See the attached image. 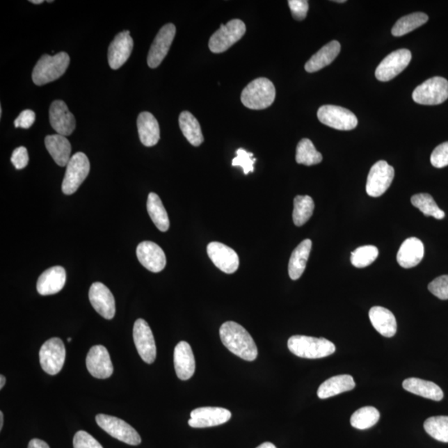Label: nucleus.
<instances>
[{"label": "nucleus", "instance_id": "1", "mask_svg": "<svg viewBox=\"0 0 448 448\" xmlns=\"http://www.w3.org/2000/svg\"><path fill=\"white\" fill-rule=\"evenodd\" d=\"M219 335L223 346L232 354L247 361L257 359L258 351L255 342L247 330L238 323H223L219 330Z\"/></svg>", "mask_w": 448, "mask_h": 448}, {"label": "nucleus", "instance_id": "2", "mask_svg": "<svg viewBox=\"0 0 448 448\" xmlns=\"http://www.w3.org/2000/svg\"><path fill=\"white\" fill-rule=\"evenodd\" d=\"M288 349L293 355L305 359H321L334 354L335 344L325 338L293 335L288 339Z\"/></svg>", "mask_w": 448, "mask_h": 448}, {"label": "nucleus", "instance_id": "3", "mask_svg": "<svg viewBox=\"0 0 448 448\" xmlns=\"http://www.w3.org/2000/svg\"><path fill=\"white\" fill-rule=\"evenodd\" d=\"M69 64L70 57L65 51L54 56L42 55L33 70V83L44 86L60 79L66 72Z\"/></svg>", "mask_w": 448, "mask_h": 448}, {"label": "nucleus", "instance_id": "4", "mask_svg": "<svg viewBox=\"0 0 448 448\" xmlns=\"http://www.w3.org/2000/svg\"><path fill=\"white\" fill-rule=\"evenodd\" d=\"M275 89L271 81L260 77L250 83L241 95L243 104L252 110L268 109L275 101Z\"/></svg>", "mask_w": 448, "mask_h": 448}, {"label": "nucleus", "instance_id": "5", "mask_svg": "<svg viewBox=\"0 0 448 448\" xmlns=\"http://www.w3.org/2000/svg\"><path fill=\"white\" fill-rule=\"evenodd\" d=\"M448 98V81L434 77L422 83L413 93V99L417 104L434 106L442 104Z\"/></svg>", "mask_w": 448, "mask_h": 448}, {"label": "nucleus", "instance_id": "6", "mask_svg": "<svg viewBox=\"0 0 448 448\" xmlns=\"http://www.w3.org/2000/svg\"><path fill=\"white\" fill-rule=\"evenodd\" d=\"M246 33V26L240 19H232L211 36L209 47L214 54H221L239 42Z\"/></svg>", "mask_w": 448, "mask_h": 448}, {"label": "nucleus", "instance_id": "7", "mask_svg": "<svg viewBox=\"0 0 448 448\" xmlns=\"http://www.w3.org/2000/svg\"><path fill=\"white\" fill-rule=\"evenodd\" d=\"M90 162L83 152H77L68 162L65 176L62 184V191L67 195H71L79 189L88 177L90 172Z\"/></svg>", "mask_w": 448, "mask_h": 448}, {"label": "nucleus", "instance_id": "8", "mask_svg": "<svg viewBox=\"0 0 448 448\" xmlns=\"http://www.w3.org/2000/svg\"><path fill=\"white\" fill-rule=\"evenodd\" d=\"M96 421L98 426L110 434L111 437L118 439L127 445L137 446L141 442V438L136 430L118 417L98 415L96 417Z\"/></svg>", "mask_w": 448, "mask_h": 448}, {"label": "nucleus", "instance_id": "9", "mask_svg": "<svg viewBox=\"0 0 448 448\" xmlns=\"http://www.w3.org/2000/svg\"><path fill=\"white\" fill-rule=\"evenodd\" d=\"M317 116L322 124L339 131H351L358 125V119L353 112L339 106H322Z\"/></svg>", "mask_w": 448, "mask_h": 448}, {"label": "nucleus", "instance_id": "10", "mask_svg": "<svg viewBox=\"0 0 448 448\" xmlns=\"http://www.w3.org/2000/svg\"><path fill=\"white\" fill-rule=\"evenodd\" d=\"M65 358V346L61 339L57 337L49 339L40 349L41 367L50 376H55L61 371Z\"/></svg>", "mask_w": 448, "mask_h": 448}, {"label": "nucleus", "instance_id": "11", "mask_svg": "<svg viewBox=\"0 0 448 448\" xmlns=\"http://www.w3.org/2000/svg\"><path fill=\"white\" fill-rule=\"evenodd\" d=\"M394 177V169L385 161H378L371 167L366 184V192L370 197H381L390 187Z\"/></svg>", "mask_w": 448, "mask_h": 448}, {"label": "nucleus", "instance_id": "12", "mask_svg": "<svg viewBox=\"0 0 448 448\" xmlns=\"http://www.w3.org/2000/svg\"><path fill=\"white\" fill-rule=\"evenodd\" d=\"M136 350L145 363L152 364L157 358V346L152 329L143 319H138L133 328Z\"/></svg>", "mask_w": 448, "mask_h": 448}, {"label": "nucleus", "instance_id": "13", "mask_svg": "<svg viewBox=\"0 0 448 448\" xmlns=\"http://www.w3.org/2000/svg\"><path fill=\"white\" fill-rule=\"evenodd\" d=\"M412 54L408 49H399L393 51L383 60L376 71L378 81H389L401 73L411 62Z\"/></svg>", "mask_w": 448, "mask_h": 448}, {"label": "nucleus", "instance_id": "14", "mask_svg": "<svg viewBox=\"0 0 448 448\" xmlns=\"http://www.w3.org/2000/svg\"><path fill=\"white\" fill-rule=\"evenodd\" d=\"M175 33L176 28L173 24H167L159 30L148 54L147 63L150 68H157L161 65L169 53Z\"/></svg>", "mask_w": 448, "mask_h": 448}, {"label": "nucleus", "instance_id": "15", "mask_svg": "<svg viewBox=\"0 0 448 448\" xmlns=\"http://www.w3.org/2000/svg\"><path fill=\"white\" fill-rule=\"evenodd\" d=\"M232 413L226 408L218 407L198 408L191 413L189 425L195 429H205L227 423Z\"/></svg>", "mask_w": 448, "mask_h": 448}, {"label": "nucleus", "instance_id": "16", "mask_svg": "<svg viewBox=\"0 0 448 448\" xmlns=\"http://www.w3.org/2000/svg\"><path fill=\"white\" fill-rule=\"evenodd\" d=\"M207 253L219 270L227 274L234 273L239 266V258L234 249L227 245L212 242L207 247Z\"/></svg>", "mask_w": 448, "mask_h": 448}, {"label": "nucleus", "instance_id": "17", "mask_svg": "<svg viewBox=\"0 0 448 448\" xmlns=\"http://www.w3.org/2000/svg\"><path fill=\"white\" fill-rule=\"evenodd\" d=\"M89 300L95 311L106 320L113 319L115 314V303L113 295L101 282H95L89 290Z\"/></svg>", "mask_w": 448, "mask_h": 448}, {"label": "nucleus", "instance_id": "18", "mask_svg": "<svg viewBox=\"0 0 448 448\" xmlns=\"http://www.w3.org/2000/svg\"><path fill=\"white\" fill-rule=\"evenodd\" d=\"M86 365L92 376L101 380L110 378L113 374L109 352L103 346H95L88 352Z\"/></svg>", "mask_w": 448, "mask_h": 448}, {"label": "nucleus", "instance_id": "19", "mask_svg": "<svg viewBox=\"0 0 448 448\" xmlns=\"http://www.w3.org/2000/svg\"><path fill=\"white\" fill-rule=\"evenodd\" d=\"M49 120L51 127L57 134L63 136H70L76 128L74 115L69 111L63 101H54L49 109Z\"/></svg>", "mask_w": 448, "mask_h": 448}, {"label": "nucleus", "instance_id": "20", "mask_svg": "<svg viewBox=\"0 0 448 448\" xmlns=\"http://www.w3.org/2000/svg\"><path fill=\"white\" fill-rule=\"evenodd\" d=\"M134 42L130 31H123L116 35L109 49V63L111 68L118 70L127 61L132 53Z\"/></svg>", "mask_w": 448, "mask_h": 448}, {"label": "nucleus", "instance_id": "21", "mask_svg": "<svg viewBox=\"0 0 448 448\" xmlns=\"http://www.w3.org/2000/svg\"><path fill=\"white\" fill-rule=\"evenodd\" d=\"M136 255L141 264L152 273H159L166 266V254L157 243L145 241L136 248Z\"/></svg>", "mask_w": 448, "mask_h": 448}, {"label": "nucleus", "instance_id": "22", "mask_svg": "<svg viewBox=\"0 0 448 448\" xmlns=\"http://www.w3.org/2000/svg\"><path fill=\"white\" fill-rule=\"evenodd\" d=\"M174 362L175 372L179 380H189L195 371V359L191 344L181 342L175 346Z\"/></svg>", "mask_w": 448, "mask_h": 448}, {"label": "nucleus", "instance_id": "23", "mask_svg": "<svg viewBox=\"0 0 448 448\" xmlns=\"http://www.w3.org/2000/svg\"><path fill=\"white\" fill-rule=\"evenodd\" d=\"M66 271L56 266L44 271L38 280L37 290L42 296L54 295L65 286Z\"/></svg>", "mask_w": 448, "mask_h": 448}, {"label": "nucleus", "instance_id": "24", "mask_svg": "<svg viewBox=\"0 0 448 448\" xmlns=\"http://www.w3.org/2000/svg\"><path fill=\"white\" fill-rule=\"evenodd\" d=\"M424 257V246L417 238L404 241L397 254L398 264L403 269H412L419 265Z\"/></svg>", "mask_w": 448, "mask_h": 448}, {"label": "nucleus", "instance_id": "25", "mask_svg": "<svg viewBox=\"0 0 448 448\" xmlns=\"http://www.w3.org/2000/svg\"><path fill=\"white\" fill-rule=\"evenodd\" d=\"M369 320L378 333L390 338L397 333V321L390 310L382 307H374L369 313Z\"/></svg>", "mask_w": 448, "mask_h": 448}, {"label": "nucleus", "instance_id": "26", "mask_svg": "<svg viewBox=\"0 0 448 448\" xmlns=\"http://www.w3.org/2000/svg\"><path fill=\"white\" fill-rule=\"evenodd\" d=\"M138 133L141 143L147 147L156 145L161 137L157 120L148 111L141 112L137 118Z\"/></svg>", "mask_w": 448, "mask_h": 448}, {"label": "nucleus", "instance_id": "27", "mask_svg": "<svg viewBox=\"0 0 448 448\" xmlns=\"http://www.w3.org/2000/svg\"><path fill=\"white\" fill-rule=\"evenodd\" d=\"M403 387L409 393L433 400V401H441L445 396L441 387L436 383L421 380L419 378H407L403 382Z\"/></svg>", "mask_w": 448, "mask_h": 448}, {"label": "nucleus", "instance_id": "28", "mask_svg": "<svg viewBox=\"0 0 448 448\" xmlns=\"http://www.w3.org/2000/svg\"><path fill=\"white\" fill-rule=\"evenodd\" d=\"M355 387V382L352 376L342 374V376L331 377L322 383L319 387L317 395L321 399H326L354 390Z\"/></svg>", "mask_w": 448, "mask_h": 448}, {"label": "nucleus", "instance_id": "29", "mask_svg": "<svg viewBox=\"0 0 448 448\" xmlns=\"http://www.w3.org/2000/svg\"><path fill=\"white\" fill-rule=\"evenodd\" d=\"M47 152L59 166H67L72 157V146L65 136L56 134L45 138Z\"/></svg>", "mask_w": 448, "mask_h": 448}, {"label": "nucleus", "instance_id": "30", "mask_svg": "<svg viewBox=\"0 0 448 448\" xmlns=\"http://www.w3.org/2000/svg\"><path fill=\"white\" fill-rule=\"evenodd\" d=\"M340 44L338 41H331L321 47L316 54H314L309 61L305 63V69L308 72H316L321 69L330 65L339 54Z\"/></svg>", "mask_w": 448, "mask_h": 448}, {"label": "nucleus", "instance_id": "31", "mask_svg": "<svg viewBox=\"0 0 448 448\" xmlns=\"http://www.w3.org/2000/svg\"><path fill=\"white\" fill-rule=\"evenodd\" d=\"M312 247L311 239H305L292 252L288 265V273L292 280H298L307 268V261Z\"/></svg>", "mask_w": 448, "mask_h": 448}, {"label": "nucleus", "instance_id": "32", "mask_svg": "<svg viewBox=\"0 0 448 448\" xmlns=\"http://www.w3.org/2000/svg\"><path fill=\"white\" fill-rule=\"evenodd\" d=\"M179 123L181 131L189 143L193 146H200L204 142L200 125L191 112H181Z\"/></svg>", "mask_w": 448, "mask_h": 448}, {"label": "nucleus", "instance_id": "33", "mask_svg": "<svg viewBox=\"0 0 448 448\" xmlns=\"http://www.w3.org/2000/svg\"><path fill=\"white\" fill-rule=\"evenodd\" d=\"M147 211L150 218L161 232H166L170 228V219L159 197L154 193H150L147 200Z\"/></svg>", "mask_w": 448, "mask_h": 448}, {"label": "nucleus", "instance_id": "34", "mask_svg": "<svg viewBox=\"0 0 448 448\" xmlns=\"http://www.w3.org/2000/svg\"><path fill=\"white\" fill-rule=\"evenodd\" d=\"M429 16L424 13H413V14L403 17L397 21L392 29V34L394 37H401L413 31L428 22Z\"/></svg>", "mask_w": 448, "mask_h": 448}, {"label": "nucleus", "instance_id": "35", "mask_svg": "<svg viewBox=\"0 0 448 448\" xmlns=\"http://www.w3.org/2000/svg\"><path fill=\"white\" fill-rule=\"evenodd\" d=\"M322 159V154L317 152L311 140L305 138L297 145L296 161L301 165L307 166L318 165Z\"/></svg>", "mask_w": 448, "mask_h": 448}, {"label": "nucleus", "instance_id": "36", "mask_svg": "<svg viewBox=\"0 0 448 448\" xmlns=\"http://www.w3.org/2000/svg\"><path fill=\"white\" fill-rule=\"evenodd\" d=\"M314 204L312 197L308 195L296 196L294 199V209H293V222L297 227L304 225L312 216Z\"/></svg>", "mask_w": 448, "mask_h": 448}, {"label": "nucleus", "instance_id": "37", "mask_svg": "<svg viewBox=\"0 0 448 448\" xmlns=\"http://www.w3.org/2000/svg\"><path fill=\"white\" fill-rule=\"evenodd\" d=\"M380 417V412L377 408L371 406L364 407L353 413L351 424L357 429H368L378 423Z\"/></svg>", "mask_w": 448, "mask_h": 448}, {"label": "nucleus", "instance_id": "38", "mask_svg": "<svg viewBox=\"0 0 448 448\" xmlns=\"http://www.w3.org/2000/svg\"><path fill=\"white\" fill-rule=\"evenodd\" d=\"M412 205L419 209L425 216L433 217L436 219L445 218V213L435 202L433 198L429 193H417L411 198Z\"/></svg>", "mask_w": 448, "mask_h": 448}, {"label": "nucleus", "instance_id": "39", "mask_svg": "<svg viewBox=\"0 0 448 448\" xmlns=\"http://www.w3.org/2000/svg\"><path fill=\"white\" fill-rule=\"evenodd\" d=\"M424 429L431 437L448 442V416L431 417L424 422Z\"/></svg>", "mask_w": 448, "mask_h": 448}, {"label": "nucleus", "instance_id": "40", "mask_svg": "<svg viewBox=\"0 0 448 448\" xmlns=\"http://www.w3.org/2000/svg\"><path fill=\"white\" fill-rule=\"evenodd\" d=\"M378 249L373 245H366L356 248L351 253V261L357 269H364L377 259Z\"/></svg>", "mask_w": 448, "mask_h": 448}, {"label": "nucleus", "instance_id": "41", "mask_svg": "<svg viewBox=\"0 0 448 448\" xmlns=\"http://www.w3.org/2000/svg\"><path fill=\"white\" fill-rule=\"evenodd\" d=\"M236 154L237 157L232 159V166L242 167L245 175L253 173L254 163L257 161L256 158H253V154L246 152L243 148L237 150Z\"/></svg>", "mask_w": 448, "mask_h": 448}, {"label": "nucleus", "instance_id": "42", "mask_svg": "<svg viewBox=\"0 0 448 448\" xmlns=\"http://www.w3.org/2000/svg\"><path fill=\"white\" fill-rule=\"evenodd\" d=\"M429 290L441 300H448V275H440L429 283Z\"/></svg>", "mask_w": 448, "mask_h": 448}, {"label": "nucleus", "instance_id": "43", "mask_svg": "<svg viewBox=\"0 0 448 448\" xmlns=\"http://www.w3.org/2000/svg\"><path fill=\"white\" fill-rule=\"evenodd\" d=\"M430 161L431 163L438 169L448 166V141L434 149L431 154Z\"/></svg>", "mask_w": 448, "mask_h": 448}, {"label": "nucleus", "instance_id": "44", "mask_svg": "<svg viewBox=\"0 0 448 448\" xmlns=\"http://www.w3.org/2000/svg\"><path fill=\"white\" fill-rule=\"evenodd\" d=\"M73 447L74 448H103L92 435L85 431H79L75 434L73 438Z\"/></svg>", "mask_w": 448, "mask_h": 448}, {"label": "nucleus", "instance_id": "45", "mask_svg": "<svg viewBox=\"0 0 448 448\" xmlns=\"http://www.w3.org/2000/svg\"><path fill=\"white\" fill-rule=\"evenodd\" d=\"M293 18L301 21L305 19L309 10V3L307 0H289L288 1Z\"/></svg>", "mask_w": 448, "mask_h": 448}, {"label": "nucleus", "instance_id": "46", "mask_svg": "<svg viewBox=\"0 0 448 448\" xmlns=\"http://www.w3.org/2000/svg\"><path fill=\"white\" fill-rule=\"evenodd\" d=\"M29 161L27 149L24 146L16 148L12 154L11 162L17 170H22L28 166Z\"/></svg>", "mask_w": 448, "mask_h": 448}, {"label": "nucleus", "instance_id": "47", "mask_svg": "<svg viewBox=\"0 0 448 448\" xmlns=\"http://www.w3.org/2000/svg\"><path fill=\"white\" fill-rule=\"evenodd\" d=\"M36 114L32 110H24L15 120V127L16 128L29 129L31 127L35 122Z\"/></svg>", "mask_w": 448, "mask_h": 448}, {"label": "nucleus", "instance_id": "48", "mask_svg": "<svg viewBox=\"0 0 448 448\" xmlns=\"http://www.w3.org/2000/svg\"><path fill=\"white\" fill-rule=\"evenodd\" d=\"M28 448H50L47 443L40 439L34 438L29 443Z\"/></svg>", "mask_w": 448, "mask_h": 448}, {"label": "nucleus", "instance_id": "49", "mask_svg": "<svg viewBox=\"0 0 448 448\" xmlns=\"http://www.w3.org/2000/svg\"><path fill=\"white\" fill-rule=\"evenodd\" d=\"M257 448H277L273 443L271 442H264L262 443L260 446H258Z\"/></svg>", "mask_w": 448, "mask_h": 448}, {"label": "nucleus", "instance_id": "50", "mask_svg": "<svg viewBox=\"0 0 448 448\" xmlns=\"http://www.w3.org/2000/svg\"><path fill=\"white\" fill-rule=\"evenodd\" d=\"M6 378L3 376H0V389H3L4 385H6Z\"/></svg>", "mask_w": 448, "mask_h": 448}, {"label": "nucleus", "instance_id": "51", "mask_svg": "<svg viewBox=\"0 0 448 448\" xmlns=\"http://www.w3.org/2000/svg\"><path fill=\"white\" fill-rule=\"evenodd\" d=\"M3 426V412H0V430H2Z\"/></svg>", "mask_w": 448, "mask_h": 448}, {"label": "nucleus", "instance_id": "52", "mask_svg": "<svg viewBox=\"0 0 448 448\" xmlns=\"http://www.w3.org/2000/svg\"><path fill=\"white\" fill-rule=\"evenodd\" d=\"M30 2L34 4H40L44 3V0H31Z\"/></svg>", "mask_w": 448, "mask_h": 448}, {"label": "nucleus", "instance_id": "53", "mask_svg": "<svg viewBox=\"0 0 448 448\" xmlns=\"http://www.w3.org/2000/svg\"><path fill=\"white\" fill-rule=\"evenodd\" d=\"M335 2H336V3H346V0H336V1H335Z\"/></svg>", "mask_w": 448, "mask_h": 448}, {"label": "nucleus", "instance_id": "54", "mask_svg": "<svg viewBox=\"0 0 448 448\" xmlns=\"http://www.w3.org/2000/svg\"><path fill=\"white\" fill-rule=\"evenodd\" d=\"M67 342H72V338H68V339H67Z\"/></svg>", "mask_w": 448, "mask_h": 448}]
</instances>
